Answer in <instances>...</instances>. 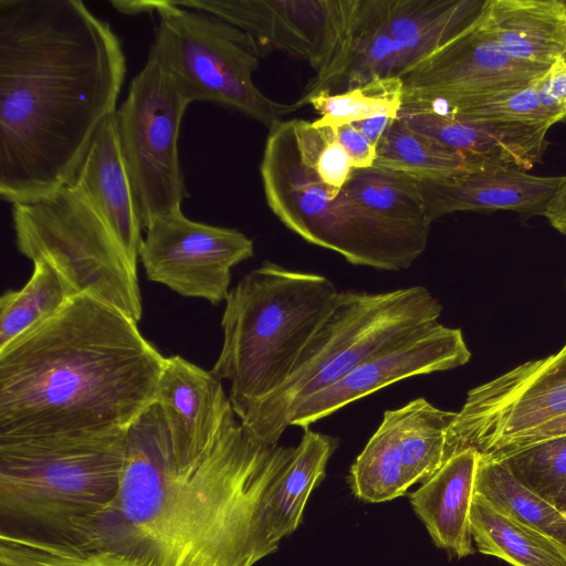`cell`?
<instances>
[{"mask_svg": "<svg viewBox=\"0 0 566 566\" xmlns=\"http://www.w3.org/2000/svg\"><path fill=\"white\" fill-rule=\"evenodd\" d=\"M295 447H262L237 415L198 454L170 449L158 407L127 429L119 494L94 545L146 566H253L274 553L268 505Z\"/></svg>", "mask_w": 566, "mask_h": 566, "instance_id": "6da1fadb", "label": "cell"}, {"mask_svg": "<svg viewBox=\"0 0 566 566\" xmlns=\"http://www.w3.org/2000/svg\"><path fill=\"white\" fill-rule=\"evenodd\" d=\"M126 75L111 24L80 0H0V197L69 185Z\"/></svg>", "mask_w": 566, "mask_h": 566, "instance_id": "7a4b0ae2", "label": "cell"}, {"mask_svg": "<svg viewBox=\"0 0 566 566\" xmlns=\"http://www.w3.org/2000/svg\"><path fill=\"white\" fill-rule=\"evenodd\" d=\"M137 324L82 293L1 348L0 441L127 430L166 361Z\"/></svg>", "mask_w": 566, "mask_h": 566, "instance_id": "3957f363", "label": "cell"}, {"mask_svg": "<svg viewBox=\"0 0 566 566\" xmlns=\"http://www.w3.org/2000/svg\"><path fill=\"white\" fill-rule=\"evenodd\" d=\"M127 430L0 441V535L94 546L122 484Z\"/></svg>", "mask_w": 566, "mask_h": 566, "instance_id": "277c9868", "label": "cell"}, {"mask_svg": "<svg viewBox=\"0 0 566 566\" xmlns=\"http://www.w3.org/2000/svg\"><path fill=\"white\" fill-rule=\"evenodd\" d=\"M338 292L324 275L270 261L230 290L221 319L223 342L211 371L230 382L239 420L287 380Z\"/></svg>", "mask_w": 566, "mask_h": 566, "instance_id": "5b68a950", "label": "cell"}, {"mask_svg": "<svg viewBox=\"0 0 566 566\" xmlns=\"http://www.w3.org/2000/svg\"><path fill=\"white\" fill-rule=\"evenodd\" d=\"M442 306L424 286L338 292L287 380L240 419L247 437L275 447L293 410L385 347L438 323Z\"/></svg>", "mask_w": 566, "mask_h": 566, "instance_id": "8992f818", "label": "cell"}, {"mask_svg": "<svg viewBox=\"0 0 566 566\" xmlns=\"http://www.w3.org/2000/svg\"><path fill=\"white\" fill-rule=\"evenodd\" d=\"M260 175L268 206L286 228L352 264L400 271L426 250L430 230L377 216L344 187L323 182L302 158L291 119L269 128Z\"/></svg>", "mask_w": 566, "mask_h": 566, "instance_id": "52a82bcc", "label": "cell"}, {"mask_svg": "<svg viewBox=\"0 0 566 566\" xmlns=\"http://www.w3.org/2000/svg\"><path fill=\"white\" fill-rule=\"evenodd\" d=\"M11 212L22 255L53 265L76 295L90 294L140 321L137 264L77 185L13 205Z\"/></svg>", "mask_w": 566, "mask_h": 566, "instance_id": "ba28073f", "label": "cell"}, {"mask_svg": "<svg viewBox=\"0 0 566 566\" xmlns=\"http://www.w3.org/2000/svg\"><path fill=\"white\" fill-rule=\"evenodd\" d=\"M156 13L160 20L148 55L169 71L190 104L210 102L269 128L298 108L271 99L254 84L262 56L244 32L172 0L156 1Z\"/></svg>", "mask_w": 566, "mask_h": 566, "instance_id": "9c48e42d", "label": "cell"}, {"mask_svg": "<svg viewBox=\"0 0 566 566\" xmlns=\"http://www.w3.org/2000/svg\"><path fill=\"white\" fill-rule=\"evenodd\" d=\"M188 99L169 71L148 55L115 113L122 156L143 230L181 211L189 197L178 139Z\"/></svg>", "mask_w": 566, "mask_h": 566, "instance_id": "30bf717a", "label": "cell"}, {"mask_svg": "<svg viewBox=\"0 0 566 566\" xmlns=\"http://www.w3.org/2000/svg\"><path fill=\"white\" fill-rule=\"evenodd\" d=\"M566 416V343L472 388L447 430L446 460L474 448L492 457Z\"/></svg>", "mask_w": 566, "mask_h": 566, "instance_id": "8fae6325", "label": "cell"}, {"mask_svg": "<svg viewBox=\"0 0 566 566\" xmlns=\"http://www.w3.org/2000/svg\"><path fill=\"white\" fill-rule=\"evenodd\" d=\"M238 28L261 56L273 50L300 57L324 77L345 50L355 0H191L176 1Z\"/></svg>", "mask_w": 566, "mask_h": 566, "instance_id": "7c38bea8", "label": "cell"}, {"mask_svg": "<svg viewBox=\"0 0 566 566\" xmlns=\"http://www.w3.org/2000/svg\"><path fill=\"white\" fill-rule=\"evenodd\" d=\"M139 260L149 281L212 305L226 301L231 270L253 256V241L238 229L188 219L182 211L144 231Z\"/></svg>", "mask_w": 566, "mask_h": 566, "instance_id": "4fadbf2b", "label": "cell"}, {"mask_svg": "<svg viewBox=\"0 0 566 566\" xmlns=\"http://www.w3.org/2000/svg\"><path fill=\"white\" fill-rule=\"evenodd\" d=\"M479 18L401 76L403 105L442 103L526 85L547 72L549 66L503 52L483 32Z\"/></svg>", "mask_w": 566, "mask_h": 566, "instance_id": "5bb4252c", "label": "cell"}, {"mask_svg": "<svg viewBox=\"0 0 566 566\" xmlns=\"http://www.w3.org/2000/svg\"><path fill=\"white\" fill-rule=\"evenodd\" d=\"M470 357L461 329L437 323L375 353L340 380L304 400L291 413L289 424L308 429L384 387L462 366Z\"/></svg>", "mask_w": 566, "mask_h": 566, "instance_id": "9a60e30c", "label": "cell"}, {"mask_svg": "<svg viewBox=\"0 0 566 566\" xmlns=\"http://www.w3.org/2000/svg\"><path fill=\"white\" fill-rule=\"evenodd\" d=\"M455 416L422 397L386 410L357 458L366 481L396 497L427 482L446 462V434Z\"/></svg>", "mask_w": 566, "mask_h": 566, "instance_id": "2e32d148", "label": "cell"}, {"mask_svg": "<svg viewBox=\"0 0 566 566\" xmlns=\"http://www.w3.org/2000/svg\"><path fill=\"white\" fill-rule=\"evenodd\" d=\"M154 403L177 455L198 454L209 448L235 413L222 380L180 355L166 357Z\"/></svg>", "mask_w": 566, "mask_h": 566, "instance_id": "e0dca14e", "label": "cell"}, {"mask_svg": "<svg viewBox=\"0 0 566 566\" xmlns=\"http://www.w3.org/2000/svg\"><path fill=\"white\" fill-rule=\"evenodd\" d=\"M564 178L534 176L514 166H490L419 180L428 217L433 221L457 211L511 210L544 216Z\"/></svg>", "mask_w": 566, "mask_h": 566, "instance_id": "ac0fdd59", "label": "cell"}, {"mask_svg": "<svg viewBox=\"0 0 566 566\" xmlns=\"http://www.w3.org/2000/svg\"><path fill=\"white\" fill-rule=\"evenodd\" d=\"M408 126L462 153L481 167L514 166L531 169L546 147L549 129L539 124L470 122L422 107H401L398 115Z\"/></svg>", "mask_w": 566, "mask_h": 566, "instance_id": "d6986e66", "label": "cell"}, {"mask_svg": "<svg viewBox=\"0 0 566 566\" xmlns=\"http://www.w3.org/2000/svg\"><path fill=\"white\" fill-rule=\"evenodd\" d=\"M406 54L392 38L381 0H355L342 57L322 78L312 80L297 102L300 108L319 92L340 93L375 80L399 76L407 70Z\"/></svg>", "mask_w": 566, "mask_h": 566, "instance_id": "ffe728a7", "label": "cell"}, {"mask_svg": "<svg viewBox=\"0 0 566 566\" xmlns=\"http://www.w3.org/2000/svg\"><path fill=\"white\" fill-rule=\"evenodd\" d=\"M77 185L137 264L143 228L122 156L115 114L101 125L71 181Z\"/></svg>", "mask_w": 566, "mask_h": 566, "instance_id": "44dd1931", "label": "cell"}, {"mask_svg": "<svg viewBox=\"0 0 566 566\" xmlns=\"http://www.w3.org/2000/svg\"><path fill=\"white\" fill-rule=\"evenodd\" d=\"M480 453L468 448L410 494L411 506L433 543L459 558L473 554L470 510L475 494Z\"/></svg>", "mask_w": 566, "mask_h": 566, "instance_id": "7402d4cb", "label": "cell"}, {"mask_svg": "<svg viewBox=\"0 0 566 566\" xmlns=\"http://www.w3.org/2000/svg\"><path fill=\"white\" fill-rule=\"evenodd\" d=\"M483 32L510 56L551 66L566 50V4L559 0H486Z\"/></svg>", "mask_w": 566, "mask_h": 566, "instance_id": "603a6c76", "label": "cell"}, {"mask_svg": "<svg viewBox=\"0 0 566 566\" xmlns=\"http://www.w3.org/2000/svg\"><path fill=\"white\" fill-rule=\"evenodd\" d=\"M381 1L388 29L406 54L408 64L406 72L467 30L480 17L486 2V0Z\"/></svg>", "mask_w": 566, "mask_h": 566, "instance_id": "cb8c5ba5", "label": "cell"}, {"mask_svg": "<svg viewBox=\"0 0 566 566\" xmlns=\"http://www.w3.org/2000/svg\"><path fill=\"white\" fill-rule=\"evenodd\" d=\"M470 528L480 553L513 566H566V547L494 507L479 493L472 500Z\"/></svg>", "mask_w": 566, "mask_h": 566, "instance_id": "d4e9b609", "label": "cell"}, {"mask_svg": "<svg viewBox=\"0 0 566 566\" xmlns=\"http://www.w3.org/2000/svg\"><path fill=\"white\" fill-rule=\"evenodd\" d=\"M337 439L305 429L291 463L268 505V526L273 542L293 533L301 523L307 499L325 476Z\"/></svg>", "mask_w": 566, "mask_h": 566, "instance_id": "484cf974", "label": "cell"}, {"mask_svg": "<svg viewBox=\"0 0 566 566\" xmlns=\"http://www.w3.org/2000/svg\"><path fill=\"white\" fill-rule=\"evenodd\" d=\"M375 167L438 179L484 168L468 156L423 135L397 117L376 148Z\"/></svg>", "mask_w": 566, "mask_h": 566, "instance_id": "4316f807", "label": "cell"}, {"mask_svg": "<svg viewBox=\"0 0 566 566\" xmlns=\"http://www.w3.org/2000/svg\"><path fill=\"white\" fill-rule=\"evenodd\" d=\"M475 493L566 547V515L518 482L503 460L480 454Z\"/></svg>", "mask_w": 566, "mask_h": 566, "instance_id": "83f0119b", "label": "cell"}, {"mask_svg": "<svg viewBox=\"0 0 566 566\" xmlns=\"http://www.w3.org/2000/svg\"><path fill=\"white\" fill-rule=\"evenodd\" d=\"M344 189L377 216L402 226L430 230L432 221L416 176L375 166L354 169Z\"/></svg>", "mask_w": 566, "mask_h": 566, "instance_id": "f1b7e54d", "label": "cell"}, {"mask_svg": "<svg viewBox=\"0 0 566 566\" xmlns=\"http://www.w3.org/2000/svg\"><path fill=\"white\" fill-rule=\"evenodd\" d=\"M32 263L27 283L0 297V349L52 317L76 295L53 265L43 260Z\"/></svg>", "mask_w": 566, "mask_h": 566, "instance_id": "f546056e", "label": "cell"}, {"mask_svg": "<svg viewBox=\"0 0 566 566\" xmlns=\"http://www.w3.org/2000/svg\"><path fill=\"white\" fill-rule=\"evenodd\" d=\"M537 81L442 103L403 106L431 108L470 122L505 125L543 124L551 127L555 123L539 102Z\"/></svg>", "mask_w": 566, "mask_h": 566, "instance_id": "4dcf8cb0", "label": "cell"}, {"mask_svg": "<svg viewBox=\"0 0 566 566\" xmlns=\"http://www.w3.org/2000/svg\"><path fill=\"white\" fill-rule=\"evenodd\" d=\"M306 104L321 115L316 127H337L379 115L398 117L403 105L401 77L379 78L340 93L319 92Z\"/></svg>", "mask_w": 566, "mask_h": 566, "instance_id": "1f68e13d", "label": "cell"}, {"mask_svg": "<svg viewBox=\"0 0 566 566\" xmlns=\"http://www.w3.org/2000/svg\"><path fill=\"white\" fill-rule=\"evenodd\" d=\"M0 566H146L104 546H67L0 535Z\"/></svg>", "mask_w": 566, "mask_h": 566, "instance_id": "d6a6232c", "label": "cell"}, {"mask_svg": "<svg viewBox=\"0 0 566 566\" xmlns=\"http://www.w3.org/2000/svg\"><path fill=\"white\" fill-rule=\"evenodd\" d=\"M493 459L503 460L518 482L553 504L566 484V436L537 441Z\"/></svg>", "mask_w": 566, "mask_h": 566, "instance_id": "836d02e7", "label": "cell"}, {"mask_svg": "<svg viewBox=\"0 0 566 566\" xmlns=\"http://www.w3.org/2000/svg\"><path fill=\"white\" fill-rule=\"evenodd\" d=\"M302 158L328 186L343 188L354 170L352 161L338 143L333 127H316L313 122L291 119Z\"/></svg>", "mask_w": 566, "mask_h": 566, "instance_id": "e575fe53", "label": "cell"}, {"mask_svg": "<svg viewBox=\"0 0 566 566\" xmlns=\"http://www.w3.org/2000/svg\"><path fill=\"white\" fill-rule=\"evenodd\" d=\"M537 93L554 123L566 117V64L560 59L537 81Z\"/></svg>", "mask_w": 566, "mask_h": 566, "instance_id": "d590c367", "label": "cell"}, {"mask_svg": "<svg viewBox=\"0 0 566 566\" xmlns=\"http://www.w3.org/2000/svg\"><path fill=\"white\" fill-rule=\"evenodd\" d=\"M338 143L348 155L354 169L373 167L376 160L374 146L353 124L333 127Z\"/></svg>", "mask_w": 566, "mask_h": 566, "instance_id": "8d00e7d4", "label": "cell"}, {"mask_svg": "<svg viewBox=\"0 0 566 566\" xmlns=\"http://www.w3.org/2000/svg\"><path fill=\"white\" fill-rule=\"evenodd\" d=\"M559 436H566V416H564L562 418H558L556 420H553V421L542 426L541 428H538L533 433H531L526 438L522 439L521 441H518L514 446H512V447H510V448H507V449L496 453L495 455L489 457V458H495V457H499V455H501V454H503L505 452H509V451H512V450H515V449L528 446L531 443H534V442H537V441H542V440H545V439H549V438L559 437Z\"/></svg>", "mask_w": 566, "mask_h": 566, "instance_id": "74e56055", "label": "cell"}, {"mask_svg": "<svg viewBox=\"0 0 566 566\" xmlns=\"http://www.w3.org/2000/svg\"><path fill=\"white\" fill-rule=\"evenodd\" d=\"M396 118L397 117L389 115H379L353 123V125L377 148L381 138Z\"/></svg>", "mask_w": 566, "mask_h": 566, "instance_id": "f35d334b", "label": "cell"}, {"mask_svg": "<svg viewBox=\"0 0 566 566\" xmlns=\"http://www.w3.org/2000/svg\"><path fill=\"white\" fill-rule=\"evenodd\" d=\"M544 216L557 231L566 235V176Z\"/></svg>", "mask_w": 566, "mask_h": 566, "instance_id": "ab89813d", "label": "cell"}, {"mask_svg": "<svg viewBox=\"0 0 566 566\" xmlns=\"http://www.w3.org/2000/svg\"><path fill=\"white\" fill-rule=\"evenodd\" d=\"M109 3L119 13L128 15L156 12V1L151 0H124L111 1Z\"/></svg>", "mask_w": 566, "mask_h": 566, "instance_id": "60d3db41", "label": "cell"}, {"mask_svg": "<svg viewBox=\"0 0 566 566\" xmlns=\"http://www.w3.org/2000/svg\"><path fill=\"white\" fill-rule=\"evenodd\" d=\"M556 507L566 515V484L555 501Z\"/></svg>", "mask_w": 566, "mask_h": 566, "instance_id": "b9f144b4", "label": "cell"}, {"mask_svg": "<svg viewBox=\"0 0 566 566\" xmlns=\"http://www.w3.org/2000/svg\"><path fill=\"white\" fill-rule=\"evenodd\" d=\"M560 60L566 64V50L564 51Z\"/></svg>", "mask_w": 566, "mask_h": 566, "instance_id": "7bdbcfd3", "label": "cell"}, {"mask_svg": "<svg viewBox=\"0 0 566 566\" xmlns=\"http://www.w3.org/2000/svg\"><path fill=\"white\" fill-rule=\"evenodd\" d=\"M565 4H566V1H565Z\"/></svg>", "mask_w": 566, "mask_h": 566, "instance_id": "ee69618b", "label": "cell"}]
</instances>
